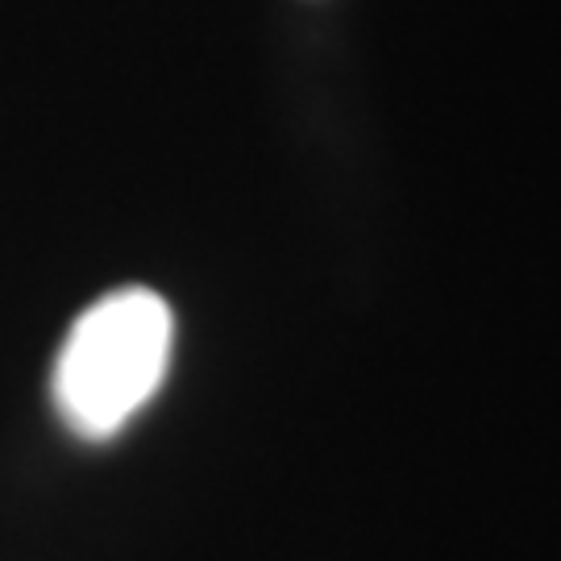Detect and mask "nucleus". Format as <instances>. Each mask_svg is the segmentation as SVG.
Wrapping results in <instances>:
<instances>
[{
    "instance_id": "nucleus-1",
    "label": "nucleus",
    "mask_w": 561,
    "mask_h": 561,
    "mask_svg": "<svg viewBox=\"0 0 561 561\" xmlns=\"http://www.w3.org/2000/svg\"><path fill=\"white\" fill-rule=\"evenodd\" d=\"M175 345L171 304L150 287H121L88 304L50 375L59 421L83 442H108L150 403Z\"/></svg>"
}]
</instances>
